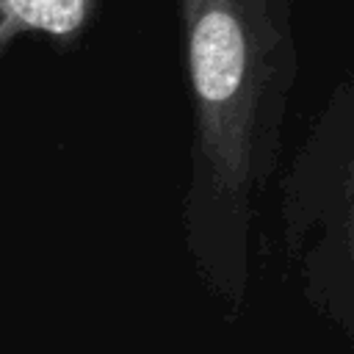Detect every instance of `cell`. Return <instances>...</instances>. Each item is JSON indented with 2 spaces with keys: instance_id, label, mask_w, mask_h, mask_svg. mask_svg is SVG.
Instances as JSON below:
<instances>
[{
  "instance_id": "6da1fadb",
  "label": "cell",
  "mask_w": 354,
  "mask_h": 354,
  "mask_svg": "<svg viewBox=\"0 0 354 354\" xmlns=\"http://www.w3.org/2000/svg\"><path fill=\"white\" fill-rule=\"evenodd\" d=\"M194 102L185 232L194 249L213 207L243 185L260 127L293 72L290 0H177Z\"/></svg>"
},
{
  "instance_id": "7a4b0ae2",
  "label": "cell",
  "mask_w": 354,
  "mask_h": 354,
  "mask_svg": "<svg viewBox=\"0 0 354 354\" xmlns=\"http://www.w3.org/2000/svg\"><path fill=\"white\" fill-rule=\"evenodd\" d=\"M97 0H0V58L22 36L69 44L86 28Z\"/></svg>"
}]
</instances>
